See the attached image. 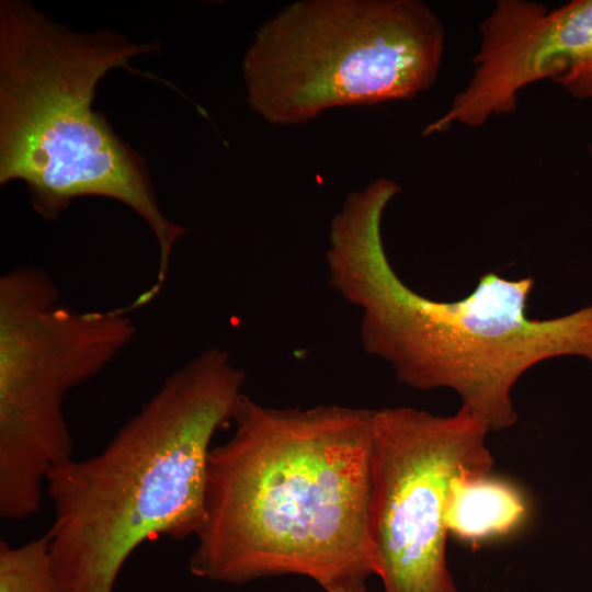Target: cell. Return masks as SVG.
Returning a JSON list of instances; mask_svg holds the SVG:
<instances>
[{
	"mask_svg": "<svg viewBox=\"0 0 592 592\" xmlns=\"http://www.w3.org/2000/svg\"><path fill=\"white\" fill-rule=\"evenodd\" d=\"M244 384L225 350L205 349L171 373L100 453L49 473L54 519L45 535L61 592H113L144 542L196 536L212 440L234 421Z\"/></svg>",
	"mask_w": 592,
	"mask_h": 592,
	"instance_id": "cell-3",
	"label": "cell"
},
{
	"mask_svg": "<svg viewBox=\"0 0 592 592\" xmlns=\"http://www.w3.org/2000/svg\"><path fill=\"white\" fill-rule=\"evenodd\" d=\"M444 43L419 0L297 1L247 50V101L269 123L298 125L337 106L411 99L435 82Z\"/></svg>",
	"mask_w": 592,
	"mask_h": 592,
	"instance_id": "cell-5",
	"label": "cell"
},
{
	"mask_svg": "<svg viewBox=\"0 0 592 592\" xmlns=\"http://www.w3.org/2000/svg\"><path fill=\"white\" fill-rule=\"evenodd\" d=\"M374 411L272 408L244 396L210 448L193 576L226 584L300 576L323 590L378 574L367 523Z\"/></svg>",
	"mask_w": 592,
	"mask_h": 592,
	"instance_id": "cell-1",
	"label": "cell"
},
{
	"mask_svg": "<svg viewBox=\"0 0 592 592\" xmlns=\"http://www.w3.org/2000/svg\"><path fill=\"white\" fill-rule=\"evenodd\" d=\"M485 55L490 79L505 96L550 79L576 99L592 98V0L550 11L536 2L501 1L487 27Z\"/></svg>",
	"mask_w": 592,
	"mask_h": 592,
	"instance_id": "cell-8",
	"label": "cell"
},
{
	"mask_svg": "<svg viewBox=\"0 0 592 592\" xmlns=\"http://www.w3.org/2000/svg\"><path fill=\"white\" fill-rule=\"evenodd\" d=\"M365 580H351L327 588L326 592H367Z\"/></svg>",
	"mask_w": 592,
	"mask_h": 592,
	"instance_id": "cell-11",
	"label": "cell"
},
{
	"mask_svg": "<svg viewBox=\"0 0 592 592\" xmlns=\"http://www.w3.org/2000/svg\"><path fill=\"white\" fill-rule=\"evenodd\" d=\"M491 473L463 474L451 481L445 510L447 535L480 545L514 534L525 525L530 504L524 491Z\"/></svg>",
	"mask_w": 592,
	"mask_h": 592,
	"instance_id": "cell-9",
	"label": "cell"
},
{
	"mask_svg": "<svg viewBox=\"0 0 592 592\" xmlns=\"http://www.w3.org/2000/svg\"><path fill=\"white\" fill-rule=\"evenodd\" d=\"M0 592H61L46 535L19 546L0 542Z\"/></svg>",
	"mask_w": 592,
	"mask_h": 592,
	"instance_id": "cell-10",
	"label": "cell"
},
{
	"mask_svg": "<svg viewBox=\"0 0 592 592\" xmlns=\"http://www.w3.org/2000/svg\"><path fill=\"white\" fill-rule=\"evenodd\" d=\"M126 307L78 310L47 271L0 277V516L42 506L49 473L72 458L67 395L104 371L134 340Z\"/></svg>",
	"mask_w": 592,
	"mask_h": 592,
	"instance_id": "cell-6",
	"label": "cell"
},
{
	"mask_svg": "<svg viewBox=\"0 0 592 592\" xmlns=\"http://www.w3.org/2000/svg\"><path fill=\"white\" fill-rule=\"evenodd\" d=\"M488 429L458 410L374 411L367 523L385 592H458L446 562L451 481L491 473Z\"/></svg>",
	"mask_w": 592,
	"mask_h": 592,
	"instance_id": "cell-7",
	"label": "cell"
},
{
	"mask_svg": "<svg viewBox=\"0 0 592 592\" xmlns=\"http://www.w3.org/2000/svg\"><path fill=\"white\" fill-rule=\"evenodd\" d=\"M153 48L113 31L75 33L26 1L0 2V184L25 182L46 219L82 196L132 208L158 244L150 291L159 295L185 228L161 212L144 158L92 107L109 71Z\"/></svg>",
	"mask_w": 592,
	"mask_h": 592,
	"instance_id": "cell-4",
	"label": "cell"
},
{
	"mask_svg": "<svg viewBox=\"0 0 592 592\" xmlns=\"http://www.w3.org/2000/svg\"><path fill=\"white\" fill-rule=\"evenodd\" d=\"M389 196L352 192L330 224L326 261L330 286L361 309L364 350L388 362L411 388H449L460 411L500 431L517 421L511 390L537 363L558 356L592 362V304L546 320L526 308L532 277L487 272L467 297L437 301L409 288L392 269L382 239Z\"/></svg>",
	"mask_w": 592,
	"mask_h": 592,
	"instance_id": "cell-2",
	"label": "cell"
}]
</instances>
